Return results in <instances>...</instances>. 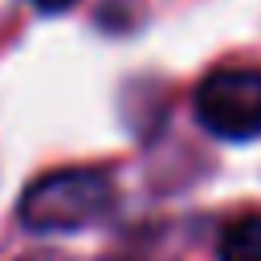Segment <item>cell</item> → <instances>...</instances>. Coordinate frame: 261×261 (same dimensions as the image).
I'll list each match as a JSON object with an SVG mask.
<instances>
[{"label": "cell", "mask_w": 261, "mask_h": 261, "mask_svg": "<svg viewBox=\"0 0 261 261\" xmlns=\"http://www.w3.org/2000/svg\"><path fill=\"white\" fill-rule=\"evenodd\" d=\"M220 261H261V212H241L220 228Z\"/></svg>", "instance_id": "obj_3"}, {"label": "cell", "mask_w": 261, "mask_h": 261, "mask_svg": "<svg viewBox=\"0 0 261 261\" xmlns=\"http://www.w3.org/2000/svg\"><path fill=\"white\" fill-rule=\"evenodd\" d=\"M29 4H37L41 12H61V8H69V4H77V0H29Z\"/></svg>", "instance_id": "obj_4"}, {"label": "cell", "mask_w": 261, "mask_h": 261, "mask_svg": "<svg viewBox=\"0 0 261 261\" xmlns=\"http://www.w3.org/2000/svg\"><path fill=\"white\" fill-rule=\"evenodd\" d=\"M114 208V179L98 167H61L29 184L20 220L33 232H77Z\"/></svg>", "instance_id": "obj_1"}, {"label": "cell", "mask_w": 261, "mask_h": 261, "mask_svg": "<svg viewBox=\"0 0 261 261\" xmlns=\"http://www.w3.org/2000/svg\"><path fill=\"white\" fill-rule=\"evenodd\" d=\"M196 118L208 135L245 143L261 135V65H220L196 86Z\"/></svg>", "instance_id": "obj_2"}]
</instances>
